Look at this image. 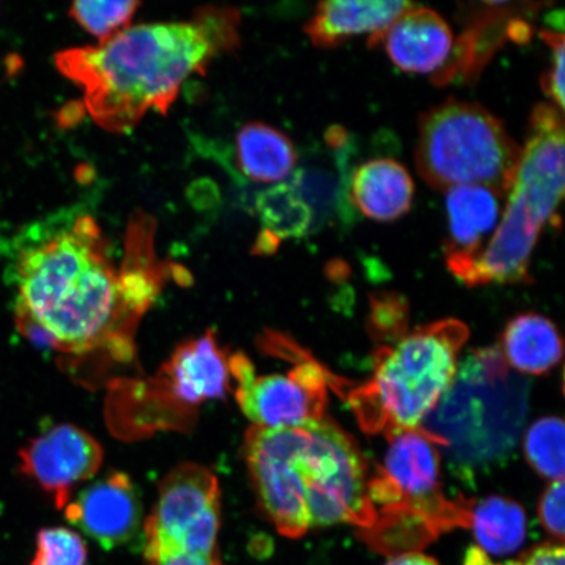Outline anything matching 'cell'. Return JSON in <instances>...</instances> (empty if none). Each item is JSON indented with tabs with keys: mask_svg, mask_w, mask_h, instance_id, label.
Segmentation results:
<instances>
[{
	"mask_svg": "<svg viewBox=\"0 0 565 565\" xmlns=\"http://www.w3.org/2000/svg\"><path fill=\"white\" fill-rule=\"evenodd\" d=\"M160 381L183 407L221 399L231 387L230 358L212 331L179 345L161 370Z\"/></svg>",
	"mask_w": 565,
	"mask_h": 565,
	"instance_id": "obj_16",
	"label": "cell"
},
{
	"mask_svg": "<svg viewBox=\"0 0 565 565\" xmlns=\"http://www.w3.org/2000/svg\"><path fill=\"white\" fill-rule=\"evenodd\" d=\"M298 469L312 527L374 525L377 511L369 493L365 459L352 437L327 416L301 428Z\"/></svg>",
	"mask_w": 565,
	"mask_h": 565,
	"instance_id": "obj_8",
	"label": "cell"
},
{
	"mask_svg": "<svg viewBox=\"0 0 565 565\" xmlns=\"http://www.w3.org/2000/svg\"><path fill=\"white\" fill-rule=\"evenodd\" d=\"M414 3L388 0V2H351L331 0L317 6L303 31L316 47L334 49L355 35L370 34L373 46L381 34Z\"/></svg>",
	"mask_w": 565,
	"mask_h": 565,
	"instance_id": "obj_18",
	"label": "cell"
},
{
	"mask_svg": "<svg viewBox=\"0 0 565 565\" xmlns=\"http://www.w3.org/2000/svg\"><path fill=\"white\" fill-rule=\"evenodd\" d=\"M66 519L105 550L130 542L139 533L141 504L124 472L97 480L65 507Z\"/></svg>",
	"mask_w": 565,
	"mask_h": 565,
	"instance_id": "obj_14",
	"label": "cell"
},
{
	"mask_svg": "<svg viewBox=\"0 0 565 565\" xmlns=\"http://www.w3.org/2000/svg\"><path fill=\"white\" fill-rule=\"evenodd\" d=\"M564 422L555 416L536 420L525 436V455L542 477L564 480Z\"/></svg>",
	"mask_w": 565,
	"mask_h": 565,
	"instance_id": "obj_24",
	"label": "cell"
},
{
	"mask_svg": "<svg viewBox=\"0 0 565 565\" xmlns=\"http://www.w3.org/2000/svg\"><path fill=\"white\" fill-rule=\"evenodd\" d=\"M415 186L412 175L393 159H373L359 166L350 181L349 196L365 217L391 223L412 210Z\"/></svg>",
	"mask_w": 565,
	"mask_h": 565,
	"instance_id": "obj_19",
	"label": "cell"
},
{
	"mask_svg": "<svg viewBox=\"0 0 565 565\" xmlns=\"http://www.w3.org/2000/svg\"><path fill=\"white\" fill-rule=\"evenodd\" d=\"M387 437L383 469L369 482L372 504L383 508L374 525L422 543L469 527L471 504L450 501L441 491L439 437L422 428Z\"/></svg>",
	"mask_w": 565,
	"mask_h": 565,
	"instance_id": "obj_6",
	"label": "cell"
},
{
	"mask_svg": "<svg viewBox=\"0 0 565 565\" xmlns=\"http://www.w3.org/2000/svg\"><path fill=\"white\" fill-rule=\"evenodd\" d=\"M465 565H519V562H510L507 564H493L487 554L478 547H471L468 556H466Z\"/></svg>",
	"mask_w": 565,
	"mask_h": 565,
	"instance_id": "obj_32",
	"label": "cell"
},
{
	"mask_svg": "<svg viewBox=\"0 0 565 565\" xmlns=\"http://www.w3.org/2000/svg\"><path fill=\"white\" fill-rule=\"evenodd\" d=\"M564 480H555L543 493L539 510L543 527L561 542L564 540Z\"/></svg>",
	"mask_w": 565,
	"mask_h": 565,
	"instance_id": "obj_28",
	"label": "cell"
},
{
	"mask_svg": "<svg viewBox=\"0 0 565 565\" xmlns=\"http://www.w3.org/2000/svg\"><path fill=\"white\" fill-rule=\"evenodd\" d=\"M140 7L139 2H88L81 0L71 4L70 17L83 30L95 35L98 41H105L129 26Z\"/></svg>",
	"mask_w": 565,
	"mask_h": 565,
	"instance_id": "obj_25",
	"label": "cell"
},
{
	"mask_svg": "<svg viewBox=\"0 0 565 565\" xmlns=\"http://www.w3.org/2000/svg\"><path fill=\"white\" fill-rule=\"evenodd\" d=\"M21 471L51 494L56 508H65L74 487L102 468V445L86 430L61 424L42 434L19 454Z\"/></svg>",
	"mask_w": 565,
	"mask_h": 565,
	"instance_id": "obj_13",
	"label": "cell"
},
{
	"mask_svg": "<svg viewBox=\"0 0 565 565\" xmlns=\"http://www.w3.org/2000/svg\"><path fill=\"white\" fill-rule=\"evenodd\" d=\"M497 349L479 351L465 360L436 413L439 434L435 436L444 447L454 449L466 462L489 461L505 454L492 427L514 445L527 397L526 386L515 385Z\"/></svg>",
	"mask_w": 565,
	"mask_h": 565,
	"instance_id": "obj_7",
	"label": "cell"
},
{
	"mask_svg": "<svg viewBox=\"0 0 565 565\" xmlns=\"http://www.w3.org/2000/svg\"><path fill=\"white\" fill-rule=\"evenodd\" d=\"M505 200L480 185L456 186L445 192L449 232L444 244L445 260L462 282L497 231Z\"/></svg>",
	"mask_w": 565,
	"mask_h": 565,
	"instance_id": "obj_15",
	"label": "cell"
},
{
	"mask_svg": "<svg viewBox=\"0 0 565 565\" xmlns=\"http://www.w3.org/2000/svg\"><path fill=\"white\" fill-rule=\"evenodd\" d=\"M230 372L236 383L237 404L254 427L301 428L324 416L329 377L300 350L286 373L259 374L242 352L230 356Z\"/></svg>",
	"mask_w": 565,
	"mask_h": 565,
	"instance_id": "obj_10",
	"label": "cell"
},
{
	"mask_svg": "<svg viewBox=\"0 0 565 565\" xmlns=\"http://www.w3.org/2000/svg\"><path fill=\"white\" fill-rule=\"evenodd\" d=\"M221 487L214 472L182 463L161 480L159 499L145 524L147 551L218 555Z\"/></svg>",
	"mask_w": 565,
	"mask_h": 565,
	"instance_id": "obj_9",
	"label": "cell"
},
{
	"mask_svg": "<svg viewBox=\"0 0 565 565\" xmlns=\"http://www.w3.org/2000/svg\"><path fill=\"white\" fill-rule=\"evenodd\" d=\"M564 547L562 543H546L532 548L519 559V565H565Z\"/></svg>",
	"mask_w": 565,
	"mask_h": 565,
	"instance_id": "obj_30",
	"label": "cell"
},
{
	"mask_svg": "<svg viewBox=\"0 0 565 565\" xmlns=\"http://www.w3.org/2000/svg\"><path fill=\"white\" fill-rule=\"evenodd\" d=\"M148 565H224L218 555H200L183 551H147Z\"/></svg>",
	"mask_w": 565,
	"mask_h": 565,
	"instance_id": "obj_29",
	"label": "cell"
},
{
	"mask_svg": "<svg viewBox=\"0 0 565 565\" xmlns=\"http://www.w3.org/2000/svg\"><path fill=\"white\" fill-rule=\"evenodd\" d=\"M236 159L247 179L275 185L291 175L298 164L291 139L263 122H250L238 130Z\"/></svg>",
	"mask_w": 565,
	"mask_h": 565,
	"instance_id": "obj_20",
	"label": "cell"
},
{
	"mask_svg": "<svg viewBox=\"0 0 565 565\" xmlns=\"http://www.w3.org/2000/svg\"><path fill=\"white\" fill-rule=\"evenodd\" d=\"M468 338L462 322L444 320L381 350L372 379L349 394L360 426L386 436L419 428L454 383L458 353Z\"/></svg>",
	"mask_w": 565,
	"mask_h": 565,
	"instance_id": "obj_4",
	"label": "cell"
},
{
	"mask_svg": "<svg viewBox=\"0 0 565 565\" xmlns=\"http://www.w3.org/2000/svg\"><path fill=\"white\" fill-rule=\"evenodd\" d=\"M504 355L522 373L543 374L561 362L563 344L554 323L540 315H522L508 324Z\"/></svg>",
	"mask_w": 565,
	"mask_h": 565,
	"instance_id": "obj_21",
	"label": "cell"
},
{
	"mask_svg": "<svg viewBox=\"0 0 565 565\" xmlns=\"http://www.w3.org/2000/svg\"><path fill=\"white\" fill-rule=\"evenodd\" d=\"M237 10L203 7L192 20L127 26L96 46L55 54V66L83 90L84 108L106 131L125 134L148 111H167L190 77L238 45Z\"/></svg>",
	"mask_w": 565,
	"mask_h": 565,
	"instance_id": "obj_2",
	"label": "cell"
},
{
	"mask_svg": "<svg viewBox=\"0 0 565 565\" xmlns=\"http://www.w3.org/2000/svg\"><path fill=\"white\" fill-rule=\"evenodd\" d=\"M546 3L533 2H475L459 6L465 31L455 42L445 65L433 76L436 86L450 83H470L482 73L492 55L507 41L526 44L533 28L527 19L534 18Z\"/></svg>",
	"mask_w": 565,
	"mask_h": 565,
	"instance_id": "obj_12",
	"label": "cell"
},
{
	"mask_svg": "<svg viewBox=\"0 0 565 565\" xmlns=\"http://www.w3.org/2000/svg\"><path fill=\"white\" fill-rule=\"evenodd\" d=\"M86 542L73 530L51 527L38 535V553L31 565H86Z\"/></svg>",
	"mask_w": 565,
	"mask_h": 565,
	"instance_id": "obj_26",
	"label": "cell"
},
{
	"mask_svg": "<svg viewBox=\"0 0 565 565\" xmlns=\"http://www.w3.org/2000/svg\"><path fill=\"white\" fill-rule=\"evenodd\" d=\"M301 428L254 427L245 435V459L259 504L288 539L306 535L310 518L301 489L298 451Z\"/></svg>",
	"mask_w": 565,
	"mask_h": 565,
	"instance_id": "obj_11",
	"label": "cell"
},
{
	"mask_svg": "<svg viewBox=\"0 0 565 565\" xmlns=\"http://www.w3.org/2000/svg\"><path fill=\"white\" fill-rule=\"evenodd\" d=\"M541 39L553 51V63L547 73L542 77V89L553 105L561 111L564 110V35L551 31H541Z\"/></svg>",
	"mask_w": 565,
	"mask_h": 565,
	"instance_id": "obj_27",
	"label": "cell"
},
{
	"mask_svg": "<svg viewBox=\"0 0 565 565\" xmlns=\"http://www.w3.org/2000/svg\"><path fill=\"white\" fill-rule=\"evenodd\" d=\"M522 148L482 105L448 98L419 118L416 169L433 189L480 185L508 196Z\"/></svg>",
	"mask_w": 565,
	"mask_h": 565,
	"instance_id": "obj_5",
	"label": "cell"
},
{
	"mask_svg": "<svg viewBox=\"0 0 565 565\" xmlns=\"http://www.w3.org/2000/svg\"><path fill=\"white\" fill-rule=\"evenodd\" d=\"M157 222L138 211L127 225L121 263L88 214L56 221L21 246L18 322L56 351L132 356L134 330L169 274L154 252Z\"/></svg>",
	"mask_w": 565,
	"mask_h": 565,
	"instance_id": "obj_1",
	"label": "cell"
},
{
	"mask_svg": "<svg viewBox=\"0 0 565 565\" xmlns=\"http://www.w3.org/2000/svg\"><path fill=\"white\" fill-rule=\"evenodd\" d=\"M469 527L484 554L511 555L526 540V513L515 501L490 497L470 505Z\"/></svg>",
	"mask_w": 565,
	"mask_h": 565,
	"instance_id": "obj_22",
	"label": "cell"
},
{
	"mask_svg": "<svg viewBox=\"0 0 565 565\" xmlns=\"http://www.w3.org/2000/svg\"><path fill=\"white\" fill-rule=\"evenodd\" d=\"M454 32L434 10L414 4L380 35L373 46L384 45L395 66L409 74H435L448 61Z\"/></svg>",
	"mask_w": 565,
	"mask_h": 565,
	"instance_id": "obj_17",
	"label": "cell"
},
{
	"mask_svg": "<svg viewBox=\"0 0 565 565\" xmlns=\"http://www.w3.org/2000/svg\"><path fill=\"white\" fill-rule=\"evenodd\" d=\"M256 209L264 232L279 242L302 237L315 218L313 209L294 181L277 183L259 193Z\"/></svg>",
	"mask_w": 565,
	"mask_h": 565,
	"instance_id": "obj_23",
	"label": "cell"
},
{
	"mask_svg": "<svg viewBox=\"0 0 565 565\" xmlns=\"http://www.w3.org/2000/svg\"><path fill=\"white\" fill-rule=\"evenodd\" d=\"M564 118L553 104L534 106L525 147L503 215L465 285L522 282L545 225L555 223L564 196Z\"/></svg>",
	"mask_w": 565,
	"mask_h": 565,
	"instance_id": "obj_3",
	"label": "cell"
},
{
	"mask_svg": "<svg viewBox=\"0 0 565 565\" xmlns=\"http://www.w3.org/2000/svg\"><path fill=\"white\" fill-rule=\"evenodd\" d=\"M385 565H440L434 557L416 553H406L392 556Z\"/></svg>",
	"mask_w": 565,
	"mask_h": 565,
	"instance_id": "obj_31",
	"label": "cell"
}]
</instances>
